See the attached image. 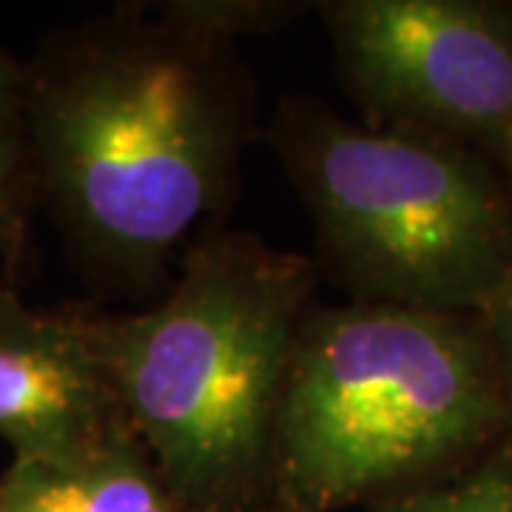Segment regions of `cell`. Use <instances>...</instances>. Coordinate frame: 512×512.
Segmentation results:
<instances>
[{
  "label": "cell",
  "instance_id": "cell-1",
  "mask_svg": "<svg viewBox=\"0 0 512 512\" xmlns=\"http://www.w3.org/2000/svg\"><path fill=\"white\" fill-rule=\"evenodd\" d=\"M23 72L37 202L100 291L154 302L256 131L239 46L126 3L46 37Z\"/></svg>",
  "mask_w": 512,
  "mask_h": 512
},
{
  "label": "cell",
  "instance_id": "cell-2",
  "mask_svg": "<svg viewBox=\"0 0 512 512\" xmlns=\"http://www.w3.org/2000/svg\"><path fill=\"white\" fill-rule=\"evenodd\" d=\"M316 262L205 228L131 313L80 311L123 419L191 512H268L271 444Z\"/></svg>",
  "mask_w": 512,
  "mask_h": 512
},
{
  "label": "cell",
  "instance_id": "cell-3",
  "mask_svg": "<svg viewBox=\"0 0 512 512\" xmlns=\"http://www.w3.org/2000/svg\"><path fill=\"white\" fill-rule=\"evenodd\" d=\"M510 430V393L476 313L308 311L276 410L268 512L370 507L470 464Z\"/></svg>",
  "mask_w": 512,
  "mask_h": 512
},
{
  "label": "cell",
  "instance_id": "cell-4",
  "mask_svg": "<svg viewBox=\"0 0 512 512\" xmlns=\"http://www.w3.org/2000/svg\"><path fill=\"white\" fill-rule=\"evenodd\" d=\"M350 302L476 313L512 268V197L473 148L288 97L265 128Z\"/></svg>",
  "mask_w": 512,
  "mask_h": 512
},
{
  "label": "cell",
  "instance_id": "cell-5",
  "mask_svg": "<svg viewBox=\"0 0 512 512\" xmlns=\"http://www.w3.org/2000/svg\"><path fill=\"white\" fill-rule=\"evenodd\" d=\"M367 126L495 151L512 126V3H316Z\"/></svg>",
  "mask_w": 512,
  "mask_h": 512
},
{
  "label": "cell",
  "instance_id": "cell-6",
  "mask_svg": "<svg viewBox=\"0 0 512 512\" xmlns=\"http://www.w3.org/2000/svg\"><path fill=\"white\" fill-rule=\"evenodd\" d=\"M120 424L80 311H37L0 282V439L12 461L72 456Z\"/></svg>",
  "mask_w": 512,
  "mask_h": 512
},
{
  "label": "cell",
  "instance_id": "cell-7",
  "mask_svg": "<svg viewBox=\"0 0 512 512\" xmlns=\"http://www.w3.org/2000/svg\"><path fill=\"white\" fill-rule=\"evenodd\" d=\"M0 512H191L168 490L128 424L63 458L12 461L0 473Z\"/></svg>",
  "mask_w": 512,
  "mask_h": 512
},
{
  "label": "cell",
  "instance_id": "cell-8",
  "mask_svg": "<svg viewBox=\"0 0 512 512\" xmlns=\"http://www.w3.org/2000/svg\"><path fill=\"white\" fill-rule=\"evenodd\" d=\"M35 202L26 72L23 60L0 46V265L6 285H18L29 262Z\"/></svg>",
  "mask_w": 512,
  "mask_h": 512
},
{
  "label": "cell",
  "instance_id": "cell-9",
  "mask_svg": "<svg viewBox=\"0 0 512 512\" xmlns=\"http://www.w3.org/2000/svg\"><path fill=\"white\" fill-rule=\"evenodd\" d=\"M365 512H512V430L470 464Z\"/></svg>",
  "mask_w": 512,
  "mask_h": 512
},
{
  "label": "cell",
  "instance_id": "cell-10",
  "mask_svg": "<svg viewBox=\"0 0 512 512\" xmlns=\"http://www.w3.org/2000/svg\"><path fill=\"white\" fill-rule=\"evenodd\" d=\"M165 15L239 46L245 37H265L299 18L308 3L293 0H160Z\"/></svg>",
  "mask_w": 512,
  "mask_h": 512
},
{
  "label": "cell",
  "instance_id": "cell-11",
  "mask_svg": "<svg viewBox=\"0 0 512 512\" xmlns=\"http://www.w3.org/2000/svg\"><path fill=\"white\" fill-rule=\"evenodd\" d=\"M476 316L484 333H487V339H490V345H493V353L512 402V268L490 291V296L481 302Z\"/></svg>",
  "mask_w": 512,
  "mask_h": 512
},
{
  "label": "cell",
  "instance_id": "cell-12",
  "mask_svg": "<svg viewBox=\"0 0 512 512\" xmlns=\"http://www.w3.org/2000/svg\"><path fill=\"white\" fill-rule=\"evenodd\" d=\"M495 154H498V160H501V165H504V174H507V191H510V197H512V126L507 128V134H504V140L498 143Z\"/></svg>",
  "mask_w": 512,
  "mask_h": 512
}]
</instances>
